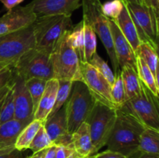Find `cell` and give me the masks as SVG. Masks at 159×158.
I'll list each match as a JSON object with an SVG mask.
<instances>
[{
	"label": "cell",
	"mask_w": 159,
	"mask_h": 158,
	"mask_svg": "<svg viewBox=\"0 0 159 158\" xmlns=\"http://www.w3.org/2000/svg\"><path fill=\"white\" fill-rule=\"evenodd\" d=\"M89 156H80V155H79V156H78L77 158H88Z\"/></svg>",
	"instance_id": "cell-46"
},
{
	"label": "cell",
	"mask_w": 159,
	"mask_h": 158,
	"mask_svg": "<svg viewBox=\"0 0 159 158\" xmlns=\"http://www.w3.org/2000/svg\"><path fill=\"white\" fill-rule=\"evenodd\" d=\"M144 6L153 9L159 14V0H143Z\"/></svg>",
	"instance_id": "cell-40"
},
{
	"label": "cell",
	"mask_w": 159,
	"mask_h": 158,
	"mask_svg": "<svg viewBox=\"0 0 159 158\" xmlns=\"http://www.w3.org/2000/svg\"><path fill=\"white\" fill-rule=\"evenodd\" d=\"M82 20L89 24L103 44L113 68V73L120 69L113 44L110 19L107 18L102 10L100 0H82Z\"/></svg>",
	"instance_id": "cell-5"
},
{
	"label": "cell",
	"mask_w": 159,
	"mask_h": 158,
	"mask_svg": "<svg viewBox=\"0 0 159 158\" xmlns=\"http://www.w3.org/2000/svg\"><path fill=\"white\" fill-rule=\"evenodd\" d=\"M43 127L54 145L73 146L72 134L68 131L64 106L57 112L48 116Z\"/></svg>",
	"instance_id": "cell-14"
},
{
	"label": "cell",
	"mask_w": 159,
	"mask_h": 158,
	"mask_svg": "<svg viewBox=\"0 0 159 158\" xmlns=\"http://www.w3.org/2000/svg\"><path fill=\"white\" fill-rule=\"evenodd\" d=\"M89 63L94 68H96L101 74L103 75V77L108 81L110 85H113L115 79V74L111 68L108 65L106 60H104L97 53L94 54L91 60H89Z\"/></svg>",
	"instance_id": "cell-33"
},
{
	"label": "cell",
	"mask_w": 159,
	"mask_h": 158,
	"mask_svg": "<svg viewBox=\"0 0 159 158\" xmlns=\"http://www.w3.org/2000/svg\"><path fill=\"white\" fill-rule=\"evenodd\" d=\"M96 158H127V156L120 153L118 152L112 151V150H107L101 153L94 154Z\"/></svg>",
	"instance_id": "cell-38"
},
{
	"label": "cell",
	"mask_w": 159,
	"mask_h": 158,
	"mask_svg": "<svg viewBox=\"0 0 159 158\" xmlns=\"http://www.w3.org/2000/svg\"><path fill=\"white\" fill-rule=\"evenodd\" d=\"M72 144L76 153L82 156H89L93 155V142L86 122L81 124L72 133Z\"/></svg>",
	"instance_id": "cell-20"
},
{
	"label": "cell",
	"mask_w": 159,
	"mask_h": 158,
	"mask_svg": "<svg viewBox=\"0 0 159 158\" xmlns=\"http://www.w3.org/2000/svg\"><path fill=\"white\" fill-rule=\"evenodd\" d=\"M12 83L14 89V119L20 121L31 122L34 118V109L33 101L25 81L13 73Z\"/></svg>",
	"instance_id": "cell-13"
},
{
	"label": "cell",
	"mask_w": 159,
	"mask_h": 158,
	"mask_svg": "<svg viewBox=\"0 0 159 158\" xmlns=\"http://www.w3.org/2000/svg\"><path fill=\"white\" fill-rule=\"evenodd\" d=\"M123 106L136 116L146 127L159 130L158 98L154 95L141 81L139 93L127 100Z\"/></svg>",
	"instance_id": "cell-9"
},
{
	"label": "cell",
	"mask_w": 159,
	"mask_h": 158,
	"mask_svg": "<svg viewBox=\"0 0 159 158\" xmlns=\"http://www.w3.org/2000/svg\"><path fill=\"white\" fill-rule=\"evenodd\" d=\"M13 75V74H12ZM15 105H14V89L13 83H12L10 89L6 94L0 110V124L14 119Z\"/></svg>",
	"instance_id": "cell-31"
},
{
	"label": "cell",
	"mask_w": 159,
	"mask_h": 158,
	"mask_svg": "<svg viewBox=\"0 0 159 158\" xmlns=\"http://www.w3.org/2000/svg\"><path fill=\"white\" fill-rule=\"evenodd\" d=\"M114 81L111 85V96L115 108H121L126 102L125 91H124V83L121 77L120 69L114 73Z\"/></svg>",
	"instance_id": "cell-29"
},
{
	"label": "cell",
	"mask_w": 159,
	"mask_h": 158,
	"mask_svg": "<svg viewBox=\"0 0 159 158\" xmlns=\"http://www.w3.org/2000/svg\"><path fill=\"white\" fill-rule=\"evenodd\" d=\"M47 81H48L47 80L40 78H32L25 81L26 86L29 91L31 99H32L34 112H35L37 105H38L39 101H40L43 91H44Z\"/></svg>",
	"instance_id": "cell-30"
},
{
	"label": "cell",
	"mask_w": 159,
	"mask_h": 158,
	"mask_svg": "<svg viewBox=\"0 0 159 158\" xmlns=\"http://www.w3.org/2000/svg\"><path fill=\"white\" fill-rule=\"evenodd\" d=\"M137 72L140 81L150 90L152 94L158 98L159 84L156 81L152 71L145 62L137 56Z\"/></svg>",
	"instance_id": "cell-23"
},
{
	"label": "cell",
	"mask_w": 159,
	"mask_h": 158,
	"mask_svg": "<svg viewBox=\"0 0 159 158\" xmlns=\"http://www.w3.org/2000/svg\"><path fill=\"white\" fill-rule=\"evenodd\" d=\"M37 15L32 6H16L0 17V37L31 26Z\"/></svg>",
	"instance_id": "cell-12"
},
{
	"label": "cell",
	"mask_w": 159,
	"mask_h": 158,
	"mask_svg": "<svg viewBox=\"0 0 159 158\" xmlns=\"http://www.w3.org/2000/svg\"><path fill=\"white\" fill-rule=\"evenodd\" d=\"M138 151L159 155V130L145 127L139 138Z\"/></svg>",
	"instance_id": "cell-22"
},
{
	"label": "cell",
	"mask_w": 159,
	"mask_h": 158,
	"mask_svg": "<svg viewBox=\"0 0 159 158\" xmlns=\"http://www.w3.org/2000/svg\"><path fill=\"white\" fill-rule=\"evenodd\" d=\"M69 40L71 46L75 50L80 62H85L84 56V31L83 21L79 22L73 26L69 33Z\"/></svg>",
	"instance_id": "cell-26"
},
{
	"label": "cell",
	"mask_w": 159,
	"mask_h": 158,
	"mask_svg": "<svg viewBox=\"0 0 159 158\" xmlns=\"http://www.w3.org/2000/svg\"><path fill=\"white\" fill-rule=\"evenodd\" d=\"M30 122L13 119L0 124V150L15 147L16 141L20 132Z\"/></svg>",
	"instance_id": "cell-19"
},
{
	"label": "cell",
	"mask_w": 159,
	"mask_h": 158,
	"mask_svg": "<svg viewBox=\"0 0 159 158\" xmlns=\"http://www.w3.org/2000/svg\"><path fill=\"white\" fill-rule=\"evenodd\" d=\"M35 48L33 24L0 37V63L12 66L28 50Z\"/></svg>",
	"instance_id": "cell-8"
},
{
	"label": "cell",
	"mask_w": 159,
	"mask_h": 158,
	"mask_svg": "<svg viewBox=\"0 0 159 158\" xmlns=\"http://www.w3.org/2000/svg\"><path fill=\"white\" fill-rule=\"evenodd\" d=\"M125 4L131 15L141 43H148L158 51L159 14L144 5Z\"/></svg>",
	"instance_id": "cell-10"
},
{
	"label": "cell",
	"mask_w": 159,
	"mask_h": 158,
	"mask_svg": "<svg viewBox=\"0 0 159 158\" xmlns=\"http://www.w3.org/2000/svg\"><path fill=\"white\" fill-rule=\"evenodd\" d=\"M0 110H1V108H0Z\"/></svg>",
	"instance_id": "cell-48"
},
{
	"label": "cell",
	"mask_w": 159,
	"mask_h": 158,
	"mask_svg": "<svg viewBox=\"0 0 159 158\" xmlns=\"http://www.w3.org/2000/svg\"><path fill=\"white\" fill-rule=\"evenodd\" d=\"M23 1L24 0H0V2L4 5V6L8 10L19 6Z\"/></svg>",
	"instance_id": "cell-39"
},
{
	"label": "cell",
	"mask_w": 159,
	"mask_h": 158,
	"mask_svg": "<svg viewBox=\"0 0 159 158\" xmlns=\"http://www.w3.org/2000/svg\"><path fill=\"white\" fill-rule=\"evenodd\" d=\"M0 158H25L23 151L19 150L15 147L0 150Z\"/></svg>",
	"instance_id": "cell-35"
},
{
	"label": "cell",
	"mask_w": 159,
	"mask_h": 158,
	"mask_svg": "<svg viewBox=\"0 0 159 158\" xmlns=\"http://www.w3.org/2000/svg\"><path fill=\"white\" fill-rule=\"evenodd\" d=\"M137 56L141 57L149 69L152 71L156 81L158 83V51L154 49L150 44L142 43L140 46Z\"/></svg>",
	"instance_id": "cell-24"
},
{
	"label": "cell",
	"mask_w": 159,
	"mask_h": 158,
	"mask_svg": "<svg viewBox=\"0 0 159 158\" xmlns=\"http://www.w3.org/2000/svg\"><path fill=\"white\" fill-rule=\"evenodd\" d=\"M110 26L113 39V48L118 65L120 69L124 67H132L137 69V55L127 39L120 30L114 20L110 19Z\"/></svg>",
	"instance_id": "cell-15"
},
{
	"label": "cell",
	"mask_w": 159,
	"mask_h": 158,
	"mask_svg": "<svg viewBox=\"0 0 159 158\" xmlns=\"http://www.w3.org/2000/svg\"><path fill=\"white\" fill-rule=\"evenodd\" d=\"M73 81L67 80H58V88L56 94L55 102L49 116L57 112L59 109L65 105V102L68 99L72 88Z\"/></svg>",
	"instance_id": "cell-28"
},
{
	"label": "cell",
	"mask_w": 159,
	"mask_h": 158,
	"mask_svg": "<svg viewBox=\"0 0 159 158\" xmlns=\"http://www.w3.org/2000/svg\"><path fill=\"white\" fill-rule=\"evenodd\" d=\"M47 149L43 150H40L39 152H36V153H33V154L31 156H27L26 158H43L44 157L45 152H46Z\"/></svg>",
	"instance_id": "cell-42"
},
{
	"label": "cell",
	"mask_w": 159,
	"mask_h": 158,
	"mask_svg": "<svg viewBox=\"0 0 159 158\" xmlns=\"http://www.w3.org/2000/svg\"><path fill=\"white\" fill-rule=\"evenodd\" d=\"M81 0H33L29 3L37 16L52 15H71L82 6Z\"/></svg>",
	"instance_id": "cell-16"
},
{
	"label": "cell",
	"mask_w": 159,
	"mask_h": 158,
	"mask_svg": "<svg viewBox=\"0 0 159 158\" xmlns=\"http://www.w3.org/2000/svg\"><path fill=\"white\" fill-rule=\"evenodd\" d=\"M12 71L24 81L32 78L48 81L54 78L50 54L36 48L23 54L12 65Z\"/></svg>",
	"instance_id": "cell-7"
},
{
	"label": "cell",
	"mask_w": 159,
	"mask_h": 158,
	"mask_svg": "<svg viewBox=\"0 0 159 158\" xmlns=\"http://www.w3.org/2000/svg\"><path fill=\"white\" fill-rule=\"evenodd\" d=\"M75 152L73 146H57L56 158H68Z\"/></svg>",
	"instance_id": "cell-37"
},
{
	"label": "cell",
	"mask_w": 159,
	"mask_h": 158,
	"mask_svg": "<svg viewBox=\"0 0 159 158\" xmlns=\"http://www.w3.org/2000/svg\"><path fill=\"white\" fill-rule=\"evenodd\" d=\"M70 30L62 35L50 54L53 77L57 80L82 81L80 60L70 43Z\"/></svg>",
	"instance_id": "cell-3"
},
{
	"label": "cell",
	"mask_w": 159,
	"mask_h": 158,
	"mask_svg": "<svg viewBox=\"0 0 159 158\" xmlns=\"http://www.w3.org/2000/svg\"><path fill=\"white\" fill-rule=\"evenodd\" d=\"M82 81L86 85L95 100L111 108H115L112 100L111 85L96 68L88 62H80Z\"/></svg>",
	"instance_id": "cell-11"
},
{
	"label": "cell",
	"mask_w": 159,
	"mask_h": 158,
	"mask_svg": "<svg viewBox=\"0 0 159 158\" xmlns=\"http://www.w3.org/2000/svg\"><path fill=\"white\" fill-rule=\"evenodd\" d=\"M96 100L82 81L73 82L65 108L68 133L72 134L79 125L86 122Z\"/></svg>",
	"instance_id": "cell-4"
},
{
	"label": "cell",
	"mask_w": 159,
	"mask_h": 158,
	"mask_svg": "<svg viewBox=\"0 0 159 158\" xmlns=\"http://www.w3.org/2000/svg\"><path fill=\"white\" fill-rule=\"evenodd\" d=\"M56 148H57L56 145H52L51 147H48L46 150L43 158H56Z\"/></svg>",
	"instance_id": "cell-41"
},
{
	"label": "cell",
	"mask_w": 159,
	"mask_h": 158,
	"mask_svg": "<svg viewBox=\"0 0 159 158\" xmlns=\"http://www.w3.org/2000/svg\"><path fill=\"white\" fill-rule=\"evenodd\" d=\"M71 15H52L37 16L33 23L35 48L51 54L64 33L72 29Z\"/></svg>",
	"instance_id": "cell-2"
},
{
	"label": "cell",
	"mask_w": 159,
	"mask_h": 158,
	"mask_svg": "<svg viewBox=\"0 0 159 158\" xmlns=\"http://www.w3.org/2000/svg\"><path fill=\"white\" fill-rule=\"evenodd\" d=\"M116 118V108L96 101L86 122L93 142V155L107 145Z\"/></svg>",
	"instance_id": "cell-6"
},
{
	"label": "cell",
	"mask_w": 159,
	"mask_h": 158,
	"mask_svg": "<svg viewBox=\"0 0 159 158\" xmlns=\"http://www.w3.org/2000/svg\"><path fill=\"white\" fill-rule=\"evenodd\" d=\"M12 66H7L0 71V90L12 81Z\"/></svg>",
	"instance_id": "cell-36"
},
{
	"label": "cell",
	"mask_w": 159,
	"mask_h": 158,
	"mask_svg": "<svg viewBox=\"0 0 159 158\" xmlns=\"http://www.w3.org/2000/svg\"><path fill=\"white\" fill-rule=\"evenodd\" d=\"M83 21L84 56L85 62H89L96 53V34L89 24Z\"/></svg>",
	"instance_id": "cell-27"
},
{
	"label": "cell",
	"mask_w": 159,
	"mask_h": 158,
	"mask_svg": "<svg viewBox=\"0 0 159 158\" xmlns=\"http://www.w3.org/2000/svg\"><path fill=\"white\" fill-rule=\"evenodd\" d=\"M122 1L125 3H129V4L144 5L143 0H122Z\"/></svg>",
	"instance_id": "cell-44"
},
{
	"label": "cell",
	"mask_w": 159,
	"mask_h": 158,
	"mask_svg": "<svg viewBox=\"0 0 159 158\" xmlns=\"http://www.w3.org/2000/svg\"><path fill=\"white\" fill-rule=\"evenodd\" d=\"M88 158H96L95 155H92V156H89Z\"/></svg>",
	"instance_id": "cell-47"
},
{
	"label": "cell",
	"mask_w": 159,
	"mask_h": 158,
	"mask_svg": "<svg viewBox=\"0 0 159 158\" xmlns=\"http://www.w3.org/2000/svg\"><path fill=\"white\" fill-rule=\"evenodd\" d=\"M145 125L124 106L116 108V118L107 145V150L130 157L138 151L139 138Z\"/></svg>",
	"instance_id": "cell-1"
},
{
	"label": "cell",
	"mask_w": 159,
	"mask_h": 158,
	"mask_svg": "<svg viewBox=\"0 0 159 158\" xmlns=\"http://www.w3.org/2000/svg\"><path fill=\"white\" fill-rule=\"evenodd\" d=\"M121 77L125 91L126 102L135 97L141 89V81L137 69L132 67H124L120 69Z\"/></svg>",
	"instance_id": "cell-21"
},
{
	"label": "cell",
	"mask_w": 159,
	"mask_h": 158,
	"mask_svg": "<svg viewBox=\"0 0 159 158\" xmlns=\"http://www.w3.org/2000/svg\"><path fill=\"white\" fill-rule=\"evenodd\" d=\"M57 88H58V80L52 78L47 81L44 91L39 101L38 105L34 112V119H37L44 123L54 107Z\"/></svg>",
	"instance_id": "cell-17"
},
{
	"label": "cell",
	"mask_w": 159,
	"mask_h": 158,
	"mask_svg": "<svg viewBox=\"0 0 159 158\" xmlns=\"http://www.w3.org/2000/svg\"><path fill=\"white\" fill-rule=\"evenodd\" d=\"M43 124V122L37 120V119H34L33 121H31L20 132V135H19L16 141V148L19 150H22V151L27 150L29 148L30 144L32 142L33 139L37 134V131Z\"/></svg>",
	"instance_id": "cell-25"
},
{
	"label": "cell",
	"mask_w": 159,
	"mask_h": 158,
	"mask_svg": "<svg viewBox=\"0 0 159 158\" xmlns=\"http://www.w3.org/2000/svg\"><path fill=\"white\" fill-rule=\"evenodd\" d=\"M114 21L116 23L118 27H119L120 30L121 31L123 35L127 39L130 46H132L135 54L137 55L140 46L141 44V42L140 40L139 37H138V31H137L136 27H135V25L134 23L133 20H132L131 15H130L128 9H127V6L124 2V7H123L120 14Z\"/></svg>",
	"instance_id": "cell-18"
},
{
	"label": "cell",
	"mask_w": 159,
	"mask_h": 158,
	"mask_svg": "<svg viewBox=\"0 0 159 158\" xmlns=\"http://www.w3.org/2000/svg\"><path fill=\"white\" fill-rule=\"evenodd\" d=\"M138 156L135 158H159V155L148 154V153H144L138 152Z\"/></svg>",
	"instance_id": "cell-43"
},
{
	"label": "cell",
	"mask_w": 159,
	"mask_h": 158,
	"mask_svg": "<svg viewBox=\"0 0 159 158\" xmlns=\"http://www.w3.org/2000/svg\"><path fill=\"white\" fill-rule=\"evenodd\" d=\"M7 66H9V65H6V64H5L0 63V71H2L3 68H5L6 67H7Z\"/></svg>",
	"instance_id": "cell-45"
},
{
	"label": "cell",
	"mask_w": 159,
	"mask_h": 158,
	"mask_svg": "<svg viewBox=\"0 0 159 158\" xmlns=\"http://www.w3.org/2000/svg\"><path fill=\"white\" fill-rule=\"evenodd\" d=\"M124 7L122 0H110L102 4V10L104 15L110 20H116Z\"/></svg>",
	"instance_id": "cell-34"
},
{
	"label": "cell",
	"mask_w": 159,
	"mask_h": 158,
	"mask_svg": "<svg viewBox=\"0 0 159 158\" xmlns=\"http://www.w3.org/2000/svg\"><path fill=\"white\" fill-rule=\"evenodd\" d=\"M52 145H54V144L51 142L43 124L37 131V134L33 139L28 149L32 150L33 153H36V152H39L40 150L48 149V147H51Z\"/></svg>",
	"instance_id": "cell-32"
}]
</instances>
